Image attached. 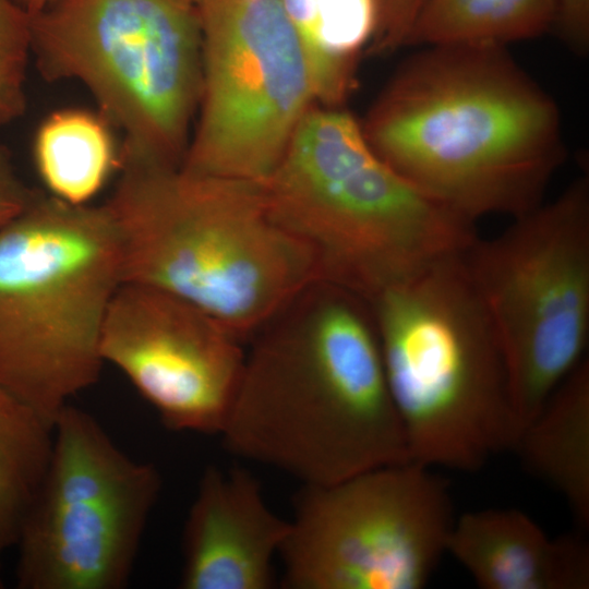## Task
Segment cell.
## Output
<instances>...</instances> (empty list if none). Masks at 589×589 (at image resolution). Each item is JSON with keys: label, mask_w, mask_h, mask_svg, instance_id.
Here are the masks:
<instances>
[{"label": "cell", "mask_w": 589, "mask_h": 589, "mask_svg": "<svg viewBox=\"0 0 589 589\" xmlns=\"http://www.w3.org/2000/svg\"><path fill=\"white\" fill-rule=\"evenodd\" d=\"M525 468L554 489L581 527L589 525V361L557 386L522 429L514 449Z\"/></svg>", "instance_id": "cell-15"}, {"label": "cell", "mask_w": 589, "mask_h": 589, "mask_svg": "<svg viewBox=\"0 0 589 589\" xmlns=\"http://www.w3.org/2000/svg\"><path fill=\"white\" fill-rule=\"evenodd\" d=\"M53 426L0 387V561L16 544L49 464Z\"/></svg>", "instance_id": "cell-19"}, {"label": "cell", "mask_w": 589, "mask_h": 589, "mask_svg": "<svg viewBox=\"0 0 589 589\" xmlns=\"http://www.w3.org/2000/svg\"><path fill=\"white\" fill-rule=\"evenodd\" d=\"M31 56L29 14L14 0H0V128L25 111Z\"/></svg>", "instance_id": "cell-20"}, {"label": "cell", "mask_w": 589, "mask_h": 589, "mask_svg": "<svg viewBox=\"0 0 589 589\" xmlns=\"http://www.w3.org/2000/svg\"><path fill=\"white\" fill-rule=\"evenodd\" d=\"M411 461L477 471L519 437L502 350L464 255L370 302Z\"/></svg>", "instance_id": "cell-5"}, {"label": "cell", "mask_w": 589, "mask_h": 589, "mask_svg": "<svg viewBox=\"0 0 589 589\" xmlns=\"http://www.w3.org/2000/svg\"><path fill=\"white\" fill-rule=\"evenodd\" d=\"M197 3L200 2V0H195Z\"/></svg>", "instance_id": "cell-25"}, {"label": "cell", "mask_w": 589, "mask_h": 589, "mask_svg": "<svg viewBox=\"0 0 589 589\" xmlns=\"http://www.w3.org/2000/svg\"><path fill=\"white\" fill-rule=\"evenodd\" d=\"M31 50L46 80L88 88L124 135L121 163L181 167L202 88L195 0H57L31 16Z\"/></svg>", "instance_id": "cell-7"}, {"label": "cell", "mask_w": 589, "mask_h": 589, "mask_svg": "<svg viewBox=\"0 0 589 589\" xmlns=\"http://www.w3.org/2000/svg\"><path fill=\"white\" fill-rule=\"evenodd\" d=\"M449 553L484 589H587L589 546L578 536L549 537L517 509L455 518Z\"/></svg>", "instance_id": "cell-14"}, {"label": "cell", "mask_w": 589, "mask_h": 589, "mask_svg": "<svg viewBox=\"0 0 589 589\" xmlns=\"http://www.w3.org/2000/svg\"><path fill=\"white\" fill-rule=\"evenodd\" d=\"M310 69L316 104L342 107L377 25V0H281Z\"/></svg>", "instance_id": "cell-16"}, {"label": "cell", "mask_w": 589, "mask_h": 589, "mask_svg": "<svg viewBox=\"0 0 589 589\" xmlns=\"http://www.w3.org/2000/svg\"><path fill=\"white\" fill-rule=\"evenodd\" d=\"M25 12L33 16L57 0H14Z\"/></svg>", "instance_id": "cell-24"}, {"label": "cell", "mask_w": 589, "mask_h": 589, "mask_svg": "<svg viewBox=\"0 0 589 589\" xmlns=\"http://www.w3.org/2000/svg\"><path fill=\"white\" fill-rule=\"evenodd\" d=\"M477 239L464 263L504 358L522 429L585 360L589 340V176Z\"/></svg>", "instance_id": "cell-8"}, {"label": "cell", "mask_w": 589, "mask_h": 589, "mask_svg": "<svg viewBox=\"0 0 589 589\" xmlns=\"http://www.w3.org/2000/svg\"><path fill=\"white\" fill-rule=\"evenodd\" d=\"M289 531L290 520L268 507L249 471L208 466L184 525L180 587L272 588L274 560Z\"/></svg>", "instance_id": "cell-13"}, {"label": "cell", "mask_w": 589, "mask_h": 589, "mask_svg": "<svg viewBox=\"0 0 589 589\" xmlns=\"http://www.w3.org/2000/svg\"><path fill=\"white\" fill-rule=\"evenodd\" d=\"M39 193L21 179L10 151L0 144V229L21 215Z\"/></svg>", "instance_id": "cell-22"}, {"label": "cell", "mask_w": 589, "mask_h": 589, "mask_svg": "<svg viewBox=\"0 0 589 589\" xmlns=\"http://www.w3.org/2000/svg\"><path fill=\"white\" fill-rule=\"evenodd\" d=\"M361 128L393 169L473 221L541 204L566 157L556 103L498 45L411 56Z\"/></svg>", "instance_id": "cell-2"}, {"label": "cell", "mask_w": 589, "mask_h": 589, "mask_svg": "<svg viewBox=\"0 0 589 589\" xmlns=\"http://www.w3.org/2000/svg\"><path fill=\"white\" fill-rule=\"evenodd\" d=\"M447 481L406 461L303 484L279 557L291 589H421L454 525Z\"/></svg>", "instance_id": "cell-10"}, {"label": "cell", "mask_w": 589, "mask_h": 589, "mask_svg": "<svg viewBox=\"0 0 589 589\" xmlns=\"http://www.w3.org/2000/svg\"><path fill=\"white\" fill-rule=\"evenodd\" d=\"M100 353L166 428L220 435L245 352L242 341L205 311L161 289L122 283L107 310Z\"/></svg>", "instance_id": "cell-12"}, {"label": "cell", "mask_w": 589, "mask_h": 589, "mask_svg": "<svg viewBox=\"0 0 589 589\" xmlns=\"http://www.w3.org/2000/svg\"><path fill=\"white\" fill-rule=\"evenodd\" d=\"M161 484L154 464L127 455L95 417L68 404L16 542L17 587H127Z\"/></svg>", "instance_id": "cell-9"}, {"label": "cell", "mask_w": 589, "mask_h": 589, "mask_svg": "<svg viewBox=\"0 0 589 589\" xmlns=\"http://www.w3.org/2000/svg\"><path fill=\"white\" fill-rule=\"evenodd\" d=\"M262 188L273 218L312 253L320 281L366 302L478 239L473 220L385 163L342 107L314 104Z\"/></svg>", "instance_id": "cell-4"}, {"label": "cell", "mask_w": 589, "mask_h": 589, "mask_svg": "<svg viewBox=\"0 0 589 589\" xmlns=\"http://www.w3.org/2000/svg\"><path fill=\"white\" fill-rule=\"evenodd\" d=\"M553 28L574 52L589 49V0H556Z\"/></svg>", "instance_id": "cell-23"}, {"label": "cell", "mask_w": 589, "mask_h": 589, "mask_svg": "<svg viewBox=\"0 0 589 589\" xmlns=\"http://www.w3.org/2000/svg\"><path fill=\"white\" fill-rule=\"evenodd\" d=\"M33 157L49 195L85 205L120 169L121 145H117L112 124L101 112L64 108L39 124Z\"/></svg>", "instance_id": "cell-17"}, {"label": "cell", "mask_w": 589, "mask_h": 589, "mask_svg": "<svg viewBox=\"0 0 589 589\" xmlns=\"http://www.w3.org/2000/svg\"><path fill=\"white\" fill-rule=\"evenodd\" d=\"M121 249L103 205L39 193L0 229V387L53 426L94 385Z\"/></svg>", "instance_id": "cell-6"}, {"label": "cell", "mask_w": 589, "mask_h": 589, "mask_svg": "<svg viewBox=\"0 0 589 589\" xmlns=\"http://www.w3.org/2000/svg\"><path fill=\"white\" fill-rule=\"evenodd\" d=\"M378 17L371 52L389 53L406 46L424 0H377Z\"/></svg>", "instance_id": "cell-21"}, {"label": "cell", "mask_w": 589, "mask_h": 589, "mask_svg": "<svg viewBox=\"0 0 589 589\" xmlns=\"http://www.w3.org/2000/svg\"><path fill=\"white\" fill-rule=\"evenodd\" d=\"M252 338L220 433L231 453L303 484L410 461L364 299L316 281Z\"/></svg>", "instance_id": "cell-1"}, {"label": "cell", "mask_w": 589, "mask_h": 589, "mask_svg": "<svg viewBox=\"0 0 589 589\" xmlns=\"http://www.w3.org/2000/svg\"><path fill=\"white\" fill-rule=\"evenodd\" d=\"M556 0H424L407 45H498L553 28Z\"/></svg>", "instance_id": "cell-18"}, {"label": "cell", "mask_w": 589, "mask_h": 589, "mask_svg": "<svg viewBox=\"0 0 589 589\" xmlns=\"http://www.w3.org/2000/svg\"><path fill=\"white\" fill-rule=\"evenodd\" d=\"M105 203L123 283L151 286L252 338L312 284L310 250L271 215L262 184L123 163Z\"/></svg>", "instance_id": "cell-3"}, {"label": "cell", "mask_w": 589, "mask_h": 589, "mask_svg": "<svg viewBox=\"0 0 589 589\" xmlns=\"http://www.w3.org/2000/svg\"><path fill=\"white\" fill-rule=\"evenodd\" d=\"M202 88L181 168L264 183L316 104L281 0H200Z\"/></svg>", "instance_id": "cell-11"}]
</instances>
